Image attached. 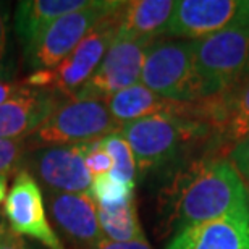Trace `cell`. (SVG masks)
Masks as SVG:
<instances>
[{"mask_svg": "<svg viewBox=\"0 0 249 249\" xmlns=\"http://www.w3.org/2000/svg\"><path fill=\"white\" fill-rule=\"evenodd\" d=\"M47 209L53 223L84 249H96L106 240L97 217V204L91 194L47 193Z\"/></svg>", "mask_w": 249, "mask_h": 249, "instance_id": "7c38bea8", "label": "cell"}, {"mask_svg": "<svg viewBox=\"0 0 249 249\" xmlns=\"http://www.w3.org/2000/svg\"><path fill=\"white\" fill-rule=\"evenodd\" d=\"M97 217L102 235L108 241L128 243L146 238L141 225H139L134 199L122 204V206H97Z\"/></svg>", "mask_w": 249, "mask_h": 249, "instance_id": "d6986e66", "label": "cell"}, {"mask_svg": "<svg viewBox=\"0 0 249 249\" xmlns=\"http://www.w3.org/2000/svg\"><path fill=\"white\" fill-rule=\"evenodd\" d=\"M107 107L110 115L123 126L129 122L141 120L152 115H175L193 118L201 122V106L199 102H177L152 92L144 84L138 83L108 97Z\"/></svg>", "mask_w": 249, "mask_h": 249, "instance_id": "4fadbf2b", "label": "cell"}, {"mask_svg": "<svg viewBox=\"0 0 249 249\" xmlns=\"http://www.w3.org/2000/svg\"><path fill=\"white\" fill-rule=\"evenodd\" d=\"M201 120L233 144L249 136V76L215 97L201 101Z\"/></svg>", "mask_w": 249, "mask_h": 249, "instance_id": "5bb4252c", "label": "cell"}, {"mask_svg": "<svg viewBox=\"0 0 249 249\" xmlns=\"http://www.w3.org/2000/svg\"><path fill=\"white\" fill-rule=\"evenodd\" d=\"M0 249H28V248L24 246L23 240L17 235V233L10 231L8 235L0 241Z\"/></svg>", "mask_w": 249, "mask_h": 249, "instance_id": "83f0119b", "label": "cell"}, {"mask_svg": "<svg viewBox=\"0 0 249 249\" xmlns=\"http://www.w3.org/2000/svg\"><path fill=\"white\" fill-rule=\"evenodd\" d=\"M204 101L228 91L249 76V28L231 24L193 41Z\"/></svg>", "mask_w": 249, "mask_h": 249, "instance_id": "3957f363", "label": "cell"}, {"mask_svg": "<svg viewBox=\"0 0 249 249\" xmlns=\"http://www.w3.org/2000/svg\"><path fill=\"white\" fill-rule=\"evenodd\" d=\"M29 165L49 193H91L92 177L84 163V142L39 147Z\"/></svg>", "mask_w": 249, "mask_h": 249, "instance_id": "30bf717a", "label": "cell"}, {"mask_svg": "<svg viewBox=\"0 0 249 249\" xmlns=\"http://www.w3.org/2000/svg\"><path fill=\"white\" fill-rule=\"evenodd\" d=\"M5 217L17 235L29 236L47 249H65L60 238L49 223L42 191L36 178L28 170H19L3 202Z\"/></svg>", "mask_w": 249, "mask_h": 249, "instance_id": "9c48e42d", "label": "cell"}, {"mask_svg": "<svg viewBox=\"0 0 249 249\" xmlns=\"http://www.w3.org/2000/svg\"><path fill=\"white\" fill-rule=\"evenodd\" d=\"M60 99L42 89L29 92L0 106V138L23 139L31 136L58 106Z\"/></svg>", "mask_w": 249, "mask_h": 249, "instance_id": "2e32d148", "label": "cell"}, {"mask_svg": "<svg viewBox=\"0 0 249 249\" xmlns=\"http://www.w3.org/2000/svg\"><path fill=\"white\" fill-rule=\"evenodd\" d=\"M207 129L206 123L193 118L152 115L123 124L120 134L131 147L136 168L144 173L167 165Z\"/></svg>", "mask_w": 249, "mask_h": 249, "instance_id": "7a4b0ae2", "label": "cell"}, {"mask_svg": "<svg viewBox=\"0 0 249 249\" xmlns=\"http://www.w3.org/2000/svg\"><path fill=\"white\" fill-rule=\"evenodd\" d=\"M10 231H12V228L7 227V223H5V220H3L2 217H0V241H2L3 238L7 236Z\"/></svg>", "mask_w": 249, "mask_h": 249, "instance_id": "4dcf8cb0", "label": "cell"}, {"mask_svg": "<svg viewBox=\"0 0 249 249\" xmlns=\"http://www.w3.org/2000/svg\"><path fill=\"white\" fill-rule=\"evenodd\" d=\"M236 0H180L163 36L180 41H197L231 26L238 13Z\"/></svg>", "mask_w": 249, "mask_h": 249, "instance_id": "8fae6325", "label": "cell"}, {"mask_svg": "<svg viewBox=\"0 0 249 249\" xmlns=\"http://www.w3.org/2000/svg\"><path fill=\"white\" fill-rule=\"evenodd\" d=\"M96 249H152V248L147 243L146 238H142V240L128 241V243H115V241L102 240L96 246Z\"/></svg>", "mask_w": 249, "mask_h": 249, "instance_id": "4316f807", "label": "cell"}, {"mask_svg": "<svg viewBox=\"0 0 249 249\" xmlns=\"http://www.w3.org/2000/svg\"><path fill=\"white\" fill-rule=\"evenodd\" d=\"M230 157H231L233 167L236 168L241 180L245 183L249 181V136L233 146Z\"/></svg>", "mask_w": 249, "mask_h": 249, "instance_id": "cb8c5ba5", "label": "cell"}, {"mask_svg": "<svg viewBox=\"0 0 249 249\" xmlns=\"http://www.w3.org/2000/svg\"><path fill=\"white\" fill-rule=\"evenodd\" d=\"M141 84L170 101L188 104L204 101L193 41L154 42L144 58Z\"/></svg>", "mask_w": 249, "mask_h": 249, "instance_id": "5b68a950", "label": "cell"}, {"mask_svg": "<svg viewBox=\"0 0 249 249\" xmlns=\"http://www.w3.org/2000/svg\"><path fill=\"white\" fill-rule=\"evenodd\" d=\"M152 41L115 39L101 65L76 96L78 99L107 101L113 94L141 81V71L147 49Z\"/></svg>", "mask_w": 249, "mask_h": 249, "instance_id": "ba28073f", "label": "cell"}, {"mask_svg": "<svg viewBox=\"0 0 249 249\" xmlns=\"http://www.w3.org/2000/svg\"><path fill=\"white\" fill-rule=\"evenodd\" d=\"M245 181L225 159H202L173 178L162 194V215L168 231L236 213H248Z\"/></svg>", "mask_w": 249, "mask_h": 249, "instance_id": "6da1fadb", "label": "cell"}, {"mask_svg": "<svg viewBox=\"0 0 249 249\" xmlns=\"http://www.w3.org/2000/svg\"><path fill=\"white\" fill-rule=\"evenodd\" d=\"M167 249H249V212L189 227Z\"/></svg>", "mask_w": 249, "mask_h": 249, "instance_id": "9a60e30c", "label": "cell"}, {"mask_svg": "<svg viewBox=\"0 0 249 249\" xmlns=\"http://www.w3.org/2000/svg\"><path fill=\"white\" fill-rule=\"evenodd\" d=\"M122 124L110 115L106 101L70 97L60 101L47 120L29 136L34 147L70 146L104 139Z\"/></svg>", "mask_w": 249, "mask_h": 249, "instance_id": "277c9868", "label": "cell"}, {"mask_svg": "<svg viewBox=\"0 0 249 249\" xmlns=\"http://www.w3.org/2000/svg\"><path fill=\"white\" fill-rule=\"evenodd\" d=\"M31 86H28L26 83H10L0 79V106L8 101H12L15 97H19L23 94L31 91Z\"/></svg>", "mask_w": 249, "mask_h": 249, "instance_id": "484cf974", "label": "cell"}, {"mask_svg": "<svg viewBox=\"0 0 249 249\" xmlns=\"http://www.w3.org/2000/svg\"><path fill=\"white\" fill-rule=\"evenodd\" d=\"M102 146L112 157V170L110 177L124 183V185H134L136 178V160L131 152V147L124 141V138L118 133L108 134L102 139Z\"/></svg>", "mask_w": 249, "mask_h": 249, "instance_id": "ffe728a7", "label": "cell"}, {"mask_svg": "<svg viewBox=\"0 0 249 249\" xmlns=\"http://www.w3.org/2000/svg\"><path fill=\"white\" fill-rule=\"evenodd\" d=\"M84 163L91 177H102L112 170V157L102 146V139L84 142Z\"/></svg>", "mask_w": 249, "mask_h": 249, "instance_id": "603a6c76", "label": "cell"}, {"mask_svg": "<svg viewBox=\"0 0 249 249\" xmlns=\"http://www.w3.org/2000/svg\"><path fill=\"white\" fill-rule=\"evenodd\" d=\"M8 15L10 10L7 3L0 2V73H3L2 70L8 51Z\"/></svg>", "mask_w": 249, "mask_h": 249, "instance_id": "d4e9b609", "label": "cell"}, {"mask_svg": "<svg viewBox=\"0 0 249 249\" xmlns=\"http://www.w3.org/2000/svg\"><path fill=\"white\" fill-rule=\"evenodd\" d=\"M245 186H246V193H248V209H249V181L245 183Z\"/></svg>", "mask_w": 249, "mask_h": 249, "instance_id": "1f68e13d", "label": "cell"}, {"mask_svg": "<svg viewBox=\"0 0 249 249\" xmlns=\"http://www.w3.org/2000/svg\"><path fill=\"white\" fill-rule=\"evenodd\" d=\"M24 139H2L0 138V175L7 177L13 172H19V165L24 160L26 152Z\"/></svg>", "mask_w": 249, "mask_h": 249, "instance_id": "7402d4cb", "label": "cell"}, {"mask_svg": "<svg viewBox=\"0 0 249 249\" xmlns=\"http://www.w3.org/2000/svg\"><path fill=\"white\" fill-rule=\"evenodd\" d=\"M120 7L102 21H99L88 33V36L73 49V52L67 58H63L55 68L46 70V71H34L28 78V86H52V89L63 96H68V99L76 96L101 65L102 58L106 57L107 51L118 36Z\"/></svg>", "mask_w": 249, "mask_h": 249, "instance_id": "8992f818", "label": "cell"}, {"mask_svg": "<svg viewBox=\"0 0 249 249\" xmlns=\"http://www.w3.org/2000/svg\"><path fill=\"white\" fill-rule=\"evenodd\" d=\"M233 24H238V26L249 28V0H245V2H240V7H238V13H236L235 21H233Z\"/></svg>", "mask_w": 249, "mask_h": 249, "instance_id": "f1b7e54d", "label": "cell"}, {"mask_svg": "<svg viewBox=\"0 0 249 249\" xmlns=\"http://www.w3.org/2000/svg\"><path fill=\"white\" fill-rule=\"evenodd\" d=\"M133 193L134 185H124V183L110 177V173H107V175L94 178L89 194L96 201L97 206L113 207L133 201Z\"/></svg>", "mask_w": 249, "mask_h": 249, "instance_id": "44dd1931", "label": "cell"}, {"mask_svg": "<svg viewBox=\"0 0 249 249\" xmlns=\"http://www.w3.org/2000/svg\"><path fill=\"white\" fill-rule=\"evenodd\" d=\"M89 0H23L15 13V31L28 49L55 19L86 7Z\"/></svg>", "mask_w": 249, "mask_h": 249, "instance_id": "ac0fdd59", "label": "cell"}, {"mask_svg": "<svg viewBox=\"0 0 249 249\" xmlns=\"http://www.w3.org/2000/svg\"><path fill=\"white\" fill-rule=\"evenodd\" d=\"M173 0H131L123 2L118 12V39L152 41L163 36L172 13Z\"/></svg>", "mask_w": 249, "mask_h": 249, "instance_id": "e0dca14e", "label": "cell"}, {"mask_svg": "<svg viewBox=\"0 0 249 249\" xmlns=\"http://www.w3.org/2000/svg\"><path fill=\"white\" fill-rule=\"evenodd\" d=\"M120 5L122 2L117 0H92L81 10L55 19L31 46L24 49V58L29 67L36 71L55 68L99 21L115 12Z\"/></svg>", "mask_w": 249, "mask_h": 249, "instance_id": "52a82bcc", "label": "cell"}, {"mask_svg": "<svg viewBox=\"0 0 249 249\" xmlns=\"http://www.w3.org/2000/svg\"><path fill=\"white\" fill-rule=\"evenodd\" d=\"M5 194H7V177L0 175V204L5 202Z\"/></svg>", "mask_w": 249, "mask_h": 249, "instance_id": "f546056e", "label": "cell"}]
</instances>
